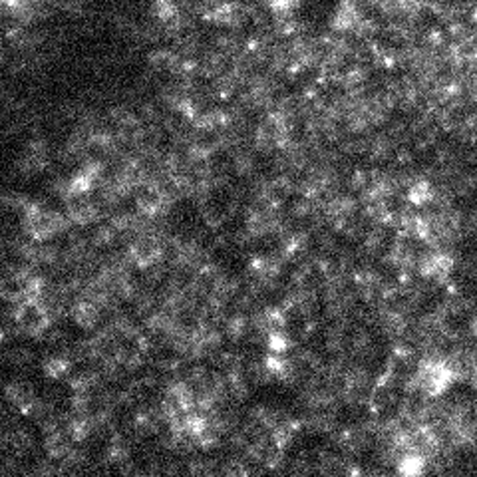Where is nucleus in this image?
Listing matches in <instances>:
<instances>
[{"mask_svg":"<svg viewBox=\"0 0 477 477\" xmlns=\"http://www.w3.org/2000/svg\"><path fill=\"white\" fill-rule=\"evenodd\" d=\"M18 322L28 330H40L46 325V313L40 305H24L18 313Z\"/></svg>","mask_w":477,"mask_h":477,"instance_id":"nucleus-1","label":"nucleus"}]
</instances>
